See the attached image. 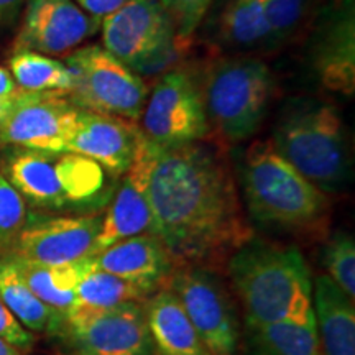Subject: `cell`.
I'll use <instances>...</instances> for the list:
<instances>
[{
  "label": "cell",
  "mask_w": 355,
  "mask_h": 355,
  "mask_svg": "<svg viewBox=\"0 0 355 355\" xmlns=\"http://www.w3.org/2000/svg\"><path fill=\"white\" fill-rule=\"evenodd\" d=\"M8 64L13 81L20 91L69 96L73 89V79L63 61L35 51H13Z\"/></svg>",
  "instance_id": "obj_25"
},
{
  "label": "cell",
  "mask_w": 355,
  "mask_h": 355,
  "mask_svg": "<svg viewBox=\"0 0 355 355\" xmlns=\"http://www.w3.org/2000/svg\"><path fill=\"white\" fill-rule=\"evenodd\" d=\"M102 216L99 211L79 216L26 219L6 254L38 265L83 261L94 254Z\"/></svg>",
  "instance_id": "obj_12"
},
{
  "label": "cell",
  "mask_w": 355,
  "mask_h": 355,
  "mask_svg": "<svg viewBox=\"0 0 355 355\" xmlns=\"http://www.w3.org/2000/svg\"><path fill=\"white\" fill-rule=\"evenodd\" d=\"M0 300L26 331L64 334L66 316L50 308L30 290L10 257L0 255Z\"/></svg>",
  "instance_id": "obj_20"
},
{
  "label": "cell",
  "mask_w": 355,
  "mask_h": 355,
  "mask_svg": "<svg viewBox=\"0 0 355 355\" xmlns=\"http://www.w3.org/2000/svg\"><path fill=\"white\" fill-rule=\"evenodd\" d=\"M148 202L175 268L212 270L254 237L227 153L207 140L159 150Z\"/></svg>",
  "instance_id": "obj_1"
},
{
  "label": "cell",
  "mask_w": 355,
  "mask_h": 355,
  "mask_svg": "<svg viewBox=\"0 0 355 355\" xmlns=\"http://www.w3.org/2000/svg\"><path fill=\"white\" fill-rule=\"evenodd\" d=\"M10 259L26 285L38 298L50 308L68 316L71 308L74 306V301H76V286L79 279L91 268L89 259L68 265H38L15 259V257H10Z\"/></svg>",
  "instance_id": "obj_23"
},
{
  "label": "cell",
  "mask_w": 355,
  "mask_h": 355,
  "mask_svg": "<svg viewBox=\"0 0 355 355\" xmlns=\"http://www.w3.org/2000/svg\"><path fill=\"white\" fill-rule=\"evenodd\" d=\"M254 355H321L316 318L303 321L247 324Z\"/></svg>",
  "instance_id": "obj_24"
},
{
  "label": "cell",
  "mask_w": 355,
  "mask_h": 355,
  "mask_svg": "<svg viewBox=\"0 0 355 355\" xmlns=\"http://www.w3.org/2000/svg\"><path fill=\"white\" fill-rule=\"evenodd\" d=\"M81 110L66 94L21 91L0 121V144L35 152H66Z\"/></svg>",
  "instance_id": "obj_11"
},
{
  "label": "cell",
  "mask_w": 355,
  "mask_h": 355,
  "mask_svg": "<svg viewBox=\"0 0 355 355\" xmlns=\"http://www.w3.org/2000/svg\"><path fill=\"white\" fill-rule=\"evenodd\" d=\"M12 101L13 99H0V121L3 119V115H6L8 112V109H10L12 105Z\"/></svg>",
  "instance_id": "obj_36"
},
{
  "label": "cell",
  "mask_w": 355,
  "mask_h": 355,
  "mask_svg": "<svg viewBox=\"0 0 355 355\" xmlns=\"http://www.w3.org/2000/svg\"><path fill=\"white\" fill-rule=\"evenodd\" d=\"M242 202L257 224L285 232H313L329 216L326 193L295 170L270 140L254 141L239 163Z\"/></svg>",
  "instance_id": "obj_3"
},
{
  "label": "cell",
  "mask_w": 355,
  "mask_h": 355,
  "mask_svg": "<svg viewBox=\"0 0 355 355\" xmlns=\"http://www.w3.org/2000/svg\"><path fill=\"white\" fill-rule=\"evenodd\" d=\"M326 275L350 300L355 298V242L350 234L337 232L322 252Z\"/></svg>",
  "instance_id": "obj_27"
},
{
  "label": "cell",
  "mask_w": 355,
  "mask_h": 355,
  "mask_svg": "<svg viewBox=\"0 0 355 355\" xmlns=\"http://www.w3.org/2000/svg\"><path fill=\"white\" fill-rule=\"evenodd\" d=\"M159 150V146L140 133L132 165L115 189L107 212L102 216L94 254L133 235L152 234L153 216L148 202V181Z\"/></svg>",
  "instance_id": "obj_13"
},
{
  "label": "cell",
  "mask_w": 355,
  "mask_h": 355,
  "mask_svg": "<svg viewBox=\"0 0 355 355\" xmlns=\"http://www.w3.org/2000/svg\"><path fill=\"white\" fill-rule=\"evenodd\" d=\"M68 68L73 89L69 101L79 109L117 115L135 122L148 99V86L135 71L99 44H89L69 53Z\"/></svg>",
  "instance_id": "obj_7"
},
{
  "label": "cell",
  "mask_w": 355,
  "mask_h": 355,
  "mask_svg": "<svg viewBox=\"0 0 355 355\" xmlns=\"http://www.w3.org/2000/svg\"><path fill=\"white\" fill-rule=\"evenodd\" d=\"M145 314L153 343V355H211L168 288L145 300Z\"/></svg>",
  "instance_id": "obj_19"
},
{
  "label": "cell",
  "mask_w": 355,
  "mask_h": 355,
  "mask_svg": "<svg viewBox=\"0 0 355 355\" xmlns=\"http://www.w3.org/2000/svg\"><path fill=\"white\" fill-rule=\"evenodd\" d=\"M6 178L25 202L43 209H94L109 199V173L71 152L19 150L8 158Z\"/></svg>",
  "instance_id": "obj_5"
},
{
  "label": "cell",
  "mask_w": 355,
  "mask_h": 355,
  "mask_svg": "<svg viewBox=\"0 0 355 355\" xmlns=\"http://www.w3.org/2000/svg\"><path fill=\"white\" fill-rule=\"evenodd\" d=\"M211 355L241 354V322L227 288L211 268L176 266L166 279Z\"/></svg>",
  "instance_id": "obj_9"
},
{
  "label": "cell",
  "mask_w": 355,
  "mask_h": 355,
  "mask_svg": "<svg viewBox=\"0 0 355 355\" xmlns=\"http://www.w3.org/2000/svg\"><path fill=\"white\" fill-rule=\"evenodd\" d=\"M313 309L321 355H355V306L327 275L313 285Z\"/></svg>",
  "instance_id": "obj_18"
},
{
  "label": "cell",
  "mask_w": 355,
  "mask_h": 355,
  "mask_svg": "<svg viewBox=\"0 0 355 355\" xmlns=\"http://www.w3.org/2000/svg\"><path fill=\"white\" fill-rule=\"evenodd\" d=\"M97 24L73 0H28L13 51L66 55L91 37Z\"/></svg>",
  "instance_id": "obj_15"
},
{
  "label": "cell",
  "mask_w": 355,
  "mask_h": 355,
  "mask_svg": "<svg viewBox=\"0 0 355 355\" xmlns=\"http://www.w3.org/2000/svg\"><path fill=\"white\" fill-rule=\"evenodd\" d=\"M0 355H25V352L8 343L3 337H0Z\"/></svg>",
  "instance_id": "obj_35"
},
{
  "label": "cell",
  "mask_w": 355,
  "mask_h": 355,
  "mask_svg": "<svg viewBox=\"0 0 355 355\" xmlns=\"http://www.w3.org/2000/svg\"><path fill=\"white\" fill-rule=\"evenodd\" d=\"M102 44L135 73H152L186 48L159 0H128L102 19Z\"/></svg>",
  "instance_id": "obj_8"
},
{
  "label": "cell",
  "mask_w": 355,
  "mask_h": 355,
  "mask_svg": "<svg viewBox=\"0 0 355 355\" xmlns=\"http://www.w3.org/2000/svg\"><path fill=\"white\" fill-rule=\"evenodd\" d=\"M270 141L322 193H337L349 181L347 137L334 105L313 99L295 102L282 115Z\"/></svg>",
  "instance_id": "obj_4"
},
{
  "label": "cell",
  "mask_w": 355,
  "mask_h": 355,
  "mask_svg": "<svg viewBox=\"0 0 355 355\" xmlns=\"http://www.w3.org/2000/svg\"><path fill=\"white\" fill-rule=\"evenodd\" d=\"M0 337L8 340V343L15 345L26 352L33 347L35 336L30 331H26L21 324L12 316L10 311L0 300Z\"/></svg>",
  "instance_id": "obj_31"
},
{
  "label": "cell",
  "mask_w": 355,
  "mask_h": 355,
  "mask_svg": "<svg viewBox=\"0 0 355 355\" xmlns=\"http://www.w3.org/2000/svg\"><path fill=\"white\" fill-rule=\"evenodd\" d=\"M308 0H263L265 15L273 38H283L298 28Z\"/></svg>",
  "instance_id": "obj_30"
},
{
  "label": "cell",
  "mask_w": 355,
  "mask_h": 355,
  "mask_svg": "<svg viewBox=\"0 0 355 355\" xmlns=\"http://www.w3.org/2000/svg\"><path fill=\"white\" fill-rule=\"evenodd\" d=\"M127 2L128 0H76V6L83 8L89 17L99 20L105 19Z\"/></svg>",
  "instance_id": "obj_32"
},
{
  "label": "cell",
  "mask_w": 355,
  "mask_h": 355,
  "mask_svg": "<svg viewBox=\"0 0 355 355\" xmlns=\"http://www.w3.org/2000/svg\"><path fill=\"white\" fill-rule=\"evenodd\" d=\"M354 13L345 10L324 37L316 66L326 87L349 96L355 89Z\"/></svg>",
  "instance_id": "obj_22"
},
{
  "label": "cell",
  "mask_w": 355,
  "mask_h": 355,
  "mask_svg": "<svg viewBox=\"0 0 355 355\" xmlns=\"http://www.w3.org/2000/svg\"><path fill=\"white\" fill-rule=\"evenodd\" d=\"M25 0H0V25L10 21Z\"/></svg>",
  "instance_id": "obj_34"
},
{
  "label": "cell",
  "mask_w": 355,
  "mask_h": 355,
  "mask_svg": "<svg viewBox=\"0 0 355 355\" xmlns=\"http://www.w3.org/2000/svg\"><path fill=\"white\" fill-rule=\"evenodd\" d=\"M219 25L222 40L232 46H255L273 38L263 0H227Z\"/></svg>",
  "instance_id": "obj_26"
},
{
  "label": "cell",
  "mask_w": 355,
  "mask_h": 355,
  "mask_svg": "<svg viewBox=\"0 0 355 355\" xmlns=\"http://www.w3.org/2000/svg\"><path fill=\"white\" fill-rule=\"evenodd\" d=\"M28 219L26 202L0 173V250H7Z\"/></svg>",
  "instance_id": "obj_28"
},
{
  "label": "cell",
  "mask_w": 355,
  "mask_h": 355,
  "mask_svg": "<svg viewBox=\"0 0 355 355\" xmlns=\"http://www.w3.org/2000/svg\"><path fill=\"white\" fill-rule=\"evenodd\" d=\"M273 89L272 71L257 58L214 61L201 84L211 132L224 144L250 139L263 122Z\"/></svg>",
  "instance_id": "obj_6"
},
{
  "label": "cell",
  "mask_w": 355,
  "mask_h": 355,
  "mask_svg": "<svg viewBox=\"0 0 355 355\" xmlns=\"http://www.w3.org/2000/svg\"><path fill=\"white\" fill-rule=\"evenodd\" d=\"M140 119L141 133L159 148L209 140L212 135L201 83L181 68L158 79Z\"/></svg>",
  "instance_id": "obj_10"
},
{
  "label": "cell",
  "mask_w": 355,
  "mask_h": 355,
  "mask_svg": "<svg viewBox=\"0 0 355 355\" xmlns=\"http://www.w3.org/2000/svg\"><path fill=\"white\" fill-rule=\"evenodd\" d=\"M91 261V260H89ZM153 293L139 285L115 277V275L91 268L83 275L76 286V301L66 316V326L94 316L102 311L128 301H145Z\"/></svg>",
  "instance_id": "obj_21"
},
{
  "label": "cell",
  "mask_w": 355,
  "mask_h": 355,
  "mask_svg": "<svg viewBox=\"0 0 355 355\" xmlns=\"http://www.w3.org/2000/svg\"><path fill=\"white\" fill-rule=\"evenodd\" d=\"M140 133V127L128 119L83 109L66 152L92 159L119 178L132 165Z\"/></svg>",
  "instance_id": "obj_16"
},
{
  "label": "cell",
  "mask_w": 355,
  "mask_h": 355,
  "mask_svg": "<svg viewBox=\"0 0 355 355\" xmlns=\"http://www.w3.org/2000/svg\"><path fill=\"white\" fill-rule=\"evenodd\" d=\"M20 92L21 91L13 81L12 74L7 69L0 68V99H15Z\"/></svg>",
  "instance_id": "obj_33"
},
{
  "label": "cell",
  "mask_w": 355,
  "mask_h": 355,
  "mask_svg": "<svg viewBox=\"0 0 355 355\" xmlns=\"http://www.w3.org/2000/svg\"><path fill=\"white\" fill-rule=\"evenodd\" d=\"M94 270L139 285L148 291H158L175 270L170 254L157 235L146 232L115 242L89 257Z\"/></svg>",
  "instance_id": "obj_17"
},
{
  "label": "cell",
  "mask_w": 355,
  "mask_h": 355,
  "mask_svg": "<svg viewBox=\"0 0 355 355\" xmlns=\"http://www.w3.org/2000/svg\"><path fill=\"white\" fill-rule=\"evenodd\" d=\"M247 324L303 321L313 316V279L296 247L252 237L227 260Z\"/></svg>",
  "instance_id": "obj_2"
},
{
  "label": "cell",
  "mask_w": 355,
  "mask_h": 355,
  "mask_svg": "<svg viewBox=\"0 0 355 355\" xmlns=\"http://www.w3.org/2000/svg\"><path fill=\"white\" fill-rule=\"evenodd\" d=\"M214 0H159L175 25L178 40L188 48L189 38L209 12Z\"/></svg>",
  "instance_id": "obj_29"
},
{
  "label": "cell",
  "mask_w": 355,
  "mask_h": 355,
  "mask_svg": "<svg viewBox=\"0 0 355 355\" xmlns=\"http://www.w3.org/2000/svg\"><path fill=\"white\" fill-rule=\"evenodd\" d=\"M64 334L79 355H153L144 301H128L68 324Z\"/></svg>",
  "instance_id": "obj_14"
}]
</instances>
